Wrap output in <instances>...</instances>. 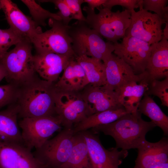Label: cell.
Here are the masks:
<instances>
[{
	"mask_svg": "<svg viewBox=\"0 0 168 168\" xmlns=\"http://www.w3.org/2000/svg\"><path fill=\"white\" fill-rule=\"evenodd\" d=\"M54 84L40 79L36 74L18 86L15 103L18 108V117L22 119L57 115Z\"/></svg>",
	"mask_w": 168,
	"mask_h": 168,
	"instance_id": "1",
	"label": "cell"
},
{
	"mask_svg": "<svg viewBox=\"0 0 168 168\" xmlns=\"http://www.w3.org/2000/svg\"><path fill=\"white\" fill-rule=\"evenodd\" d=\"M138 110L128 113L111 123L91 128L95 134L102 133L112 137L115 141V147L128 150L137 148L146 139L147 133L156 127L152 121L142 118Z\"/></svg>",
	"mask_w": 168,
	"mask_h": 168,
	"instance_id": "2",
	"label": "cell"
},
{
	"mask_svg": "<svg viewBox=\"0 0 168 168\" xmlns=\"http://www.w3.org/2000/svg\"><path fill=\"white\" fill-rule=\"evenodd\" d=\"M68 34L72 40V49L75 55H86L102 62L113 52L114 44L105 41L96 30L90 27L85 21H77L69 26Z\"/></svg>",
	"mask_w": 168,
	"mask_h": 168,
	"instance_id": "3",
	"label": "cell"
},
{
	"mask_svg": "<svg viewBox=\"0 0 168 168\" xmlns=\"http://www.w3.org/2000/svg\"><path fill=\"white\" fill-rule=\"evenodd\" d=\"M97 9L99 12L96 14L88 6L83 7L87 14L85 22L88 26L113 43L123 39L131 23L130 12L125 9L113 12L101 7Z\"/></svg>",
	"mask_w": 168,
	"mask_h": 168,
	"instance_id": "4",
	"label": "cell"
},
{
	"mask_svg": "<svg viewBox=\"0 0 168 168\" xmlns=\"http://www.w3.org/2000/svg\"><path fill=\"white\" fill-rule=\"evenodd\" d=\"M32 45L29 41L22 40L0 57V62L6 71L5 79L8 83L18 86L36 74L32 53Z\"/></svg>",
	"mask_w": 168,
	"mask_h": 168,
	"instance_id": "5",
	"label": "cell"
},
{
	"mask_svg": "<svg viewBox=\"0 0 168 168\" xmlns=\"http://www.w3.org/2000/svg\"><path fill=\"white\" fill-rule=\"evenodd\" d=\"M75 133L73 128H63L56 136L35 149L33 155L46 168H60L69 157Z\"/></svg>",
	"mask_w": 168,
	"mask_h": 168,
	"instance_id": "6",
	"label": "cell"
},
{
	"mask_svg": "<svg viewBox=\"0 0 168 168\" xmlns=\"http://www.w3.org/2000/svg\"><path fill=\"white\" fill-rule=\"evenodd\" d=\"M25 146L30 150L40 147L57 131L63 128L58 115L22 118L18 122Z\"/></svg>",
	"mask_w": 168,
	"mask_h": 168,
	"instance_id": "7",
	"label": "cell"
},
{
	"mask_svg": "<svg viewBox=\"0 0 168 168\" xmlns=\"http://www.w3.org/2000/svg\"><path fill=\"white\" fill-rule=\"evenodd\" d=\"M48 24L51 28L38 35L32 43L36 54L53 53L70 57L76 56L68 34L69 25L52 18L49 19Z\"/></svg>",
	"mask_w": 168,
	"mask_h": 168,
	"instance_id": "8",
	"label": "cell"
},
{
	"mask_svg": "<svg viewBox=\"0 0 168 168\" xmlns=\"http://www.w3.org/2000/svg\"><path fill=\"white\" fill-rule=\"evenodd\" d=\"M54 102L56 114L61 119L63 128H73L89 116L86 104L79 91L55 89Z\"/></svg>",
	"mask_w": 168,
	"mask_h": 168,
	"instance_id": "9",
	"label": "cell"
},
{
	"mask_svg": "<svg viewBox=\"0 0 168 168\" xmlns=\"http://www.w3.org/2000/svg\"><path fill=\"white\" fill-rule=\"evenodd\" d=\"M131 23L124 36L132 37L152 45L160 41L163 36L164 21L155 13L143 9L131 12Z\"/></svg>",
	"mask_w": 168,
	"mask_h": 168,
	"instance_id": "10",
	"label": "cell"
},
{
	"mask_svg": "<svg viewBox=\"0 0 168 168\" xmlns=\"http://www.w3.org/2000/svg\"><path fill=\"white\" fill-rule=\"evenodd\" d=\"M114 54L124 60L137 75L144 72L152 45L132 37L124 36L120 43H113Z\"/></svg>",
	"mask_w": 168,
	"mask_h": 168,
	"instance_id": "11",
	"label": "cell"
},
{
	"mask_svg": "<svg viewBox=\"0 0 168 168\" xmlns=\"http://www.w3.org/2000/svg\"><path fill=\"white\" fill-rule=\"evenodd\" d=\"M88 147L92 168H119L128 155V150L115 147L106 149L96 134L89 130L80 132Z\"/></svg>",
	"mask_w": 168,
	"mask_h": 168,
	"instance_id": "12",
	"label": "cell"
},
{
	"mask_svg": "<svg viewBox=\"0 0 168 168\" xmlns=\"http://www.w3.org/2000/svg\"><path fill=\"white\" fill-rule=\"evenodd\" d=\"M0 2L10 28L22 40L32 44L36 36L43 32L41 28L12 1L0 0Z\"/></svg>",
	"mask_w": 168,
	"mask_h": 168,
	"instance_id": "13",
	"label": "cell"
},
{
	"mask_svg": "<svg viewBox=\"0 0 168 168\" xmlns=\"http://www.w3.org/2000/svg\"><path fill=\"white\" fill-rule=\"evenodd\" d=\"M83 89L81 94L89 116L96 113L124 107L119 102L118 93L106 85L94 86L88 84Z\"/></svg>",
	"mask_w": 168,
	"mask_h": 168,
	"instance_id": "14",
	"label": "cell"
},
{
	"mask_svg": "<svg viewBox=\"0 0 168 168\" xmlns=\"http://www.w3.org/2000/svg\"><path fill=\"white\" fill-rule=\"evenodd\" d=\"M105 68L106 84L118 93L119 89L132 82H140L145 72L135 74L132 68L124 60L112 54L103 62Z\"/></svg>",
	"mask_w": 168,
	"mask_h": 168,
	"instance_id": "15",
	"label": "cell"
},
{
	"mask_svg": "<svg viewBox=\"0 0 168 168\" xmlns=\"http://www.w3.org/2000/svg\"><path fill=\"white\" fill-rule=\"evenodd\" d=\"M0 168H46L25 146L0 142Z\"/></svg>",
	"mask_w": 168,
	"mask_h": 168,
	"instance_id": "16",
	"label": "cell"
},
{
	"mask_svg": "<svg viewBox=\"0 0 168 168\" xmlns=\"http://www.w3.org/2000/svg\"><path fill=\"white\" fill-rule=\"evenodd\" d=\"M138 154L133 168H149L168 162V138L156 142L146 140L137 148Z\"/></svg>",
	"mask_w": 168,
	"mask_h": 168,
	"instance_id": "17",
	"label": "cell"
},
{
	"mask_svg": "<svg viewBox=\"0 0 168 168\" xmlns=\"http://www.w3.org/2000/svg\"><path fill=\"white\" fill-rule=\"evenodd\" d=\"M71 57L53 53L36 54L34 55L35 71L43 79L55 83Z\"/></svg>",
	"mask_w": 168,
	"mask_h": 168,
	"instance_id": "18",
	"label": "cell"
},
{
	"mask_svg": "<svg viewBox=\"0 0 168 168\" xmlns=\"http://www.w3.org/2000/svg\"><path fill=\"white\" fill-rule=\"evenodd\" d=\"M152 45L145 71L150 82L168 77V40L162 36L160 41Z\"/></svg>",
	"mask_w": 168,
	"mask_h": 168,
	"instance_id": "19",
	"label": "cell"
},
{
	"mask_svg": "<svg viewBox=\"0 0 168 168\" xmlns=\"http://www.w3.org/2000/svg\"><path fill=\"white\" fill-rule=\"evenodd\" d=\"M18 112V107L15 103L8 105L5 109L0 110V142L25 146L17 122Z\"/></svg>",
	"mask_w": 168,
	"mask_h": 168,
	"instance_id": "20",
	"label": "cell"
},
{
	"mask_svg": "<svg viewBox=\"0 0 168 168\" xmlns=\"http://www.w3.org/2000/svg\"><path fill=\"white\" fill-rule=\"evenodd\" d=\"M75 57L69 59L62 77L55 83L56 90L79 91L89 84L85 72Z\"/></svg>",
	"mask_w": 168,
	"mask_h": 168,
	"instance_id": "21",
	"label": "cell"
},
{
	"mask_svg": "<svg viewBox=\"0 0 168 168\" xmlns=\"http://www.w3.org/2000/svg\"><path fill=\"white\" fill-rule=\"evenodd\" d=\"M144 72V76L140 82H130L121 88L118 92L119 102L130 112L138 110L139 103L147 90L150 82Z\"/></svg>",
	"mask_w": 168,
	"mask_h": 168,
	"instance_id": "22",
	"label": "cell"
},
{
	"mask_svg": "<svg viewBox=\"0 0 168 168\" xmlns=\"http://www.w3.org/2000/svg\"><path fill=\"white\" fill-rule=\"evenodd\" d=\"M60 168H92L87 145L80 132L75 133L69 157Z\"/></svg>",
	"mask_w": 168,
	"mask_h": 168,
	"instance_id": "23",
	"label": "cell"
},
{
	"mask_svg": "<svg viewBox=\"0 0 168 168\" xmlns=\"http://www.w3.org/2000/svg\"><path fill=\"white\" fill-rule=\"evenodd\" d=\"M132 112L124 107L94 113L86 117L75 125L73 129L75 133L89 130L99 125L109 124L119 119L125 114Z\"/></svg>",
	"mask_w": 168,
	"mask_h": 168,
	"instance_id": "24",
	"label": "cell"
},
{
	"mask_svg": "<svg viewBox=\"0 0 168 168\" xmlns=\"http://www.w3.org/2000/svg\"><path fill=\"white\" fill-rule=\"evenodd\" d=\"M75 58L82 68L89 84L100 86L106 84L105 68L102 61L86 55L76 56Z\"/></svg>",
	"mask_w": 168,
	"mask_h": 168,
	"instance_id": "25",
	"label": "cell"
},
{
	"mask_svg": "<svg viewBox=\"0 0 168 168\" xmlns=\"http://www.w3.org/2000/svg\"><path fill=\"white\" fill-rule=\"evenodd\" d=\"M138 110L141 114L148 117L156 125L163 131L164 135H168V117L149 96L145 93L140 101Z\"/></svg>",
	"mask_w": 168,
	"mask_h": 168,
	"instance_id": "26",
	"label": "cell"
},
{
	"mask_svg": "<svg viewBox=\"0 0 168 168\" xmlns=\"http://www.w3.org/2000/svg\"><path fill=\"white\" fill-rule=\"evenodd\" d=\"M28 8L31 18L39 26H45V21L52 18L61 21L60 17L57 14L52 13L42 8L35 0H21V1Z\"/></svg>",
	"mask_w": 168,
	"mask_h": 168,
	"instance_id": "27",
	"label": "cell"
},
{
	"mask_svg": "<svg viewBox=\"0 0 168 168\" xmlns=\"http://www.w3.org/2000/svg\"><path fill=\"white\" fill-rule=\"evenodd\" d=\"M145 93L157 96L161 100V105L168 107V77L161 81L154 80L150 82Z\"/></svg>",
	"mask_w": 168,
	"mask_h": 168,
	"instance_id": "28",
	"label": "cell"
},
{
	"mask_svg": "<svg viewBox=\"0 0 168 168\" xmlns=\"http://www.w3.org/2000/svg\"><path fill=\"white\" fill-rule=\"evenodd\" d=\"M168 0H142L143 9L155 12L164 21L168 22Z\"/></svg>",
	"mask_w": 168,
	"mask_h": 168,
	"instance_id": "29",
	"label": "cell"
},
{
	"mask_svg": "<svg viewBox=\"0 0 168 168\" xmlns=\"http://www.w3.org/2000/svg\"><path fill=\"white\" fill-rule=\"evenodd\" d=\"M22 40L11 28L0 29V57L4 55L12 45Z\"/></svg>",
	"mask_w": 168,
	"mask_h": 168,
	"instance_id": "30",
	"label": "cell"
},
{
	"mask_svg": "<svg viewBox=\"0 0 168 168\" xmlns=\"http://www.w3.org/2000/svg\"><path fill=\"white\" fill-rule=\"evenodd\" d=\"M17 86L11 83L0 86V110L15 103L16 100Z\"/></svg>",
	"mask_w": 168,
	"mask_h": 168,
	"instance_id": "31",
	"label": "cell"
},
{
	"mask_svg": "<svg viewBox=\"0 0 168 168\" xmlns=\"http://www.w3.org/2000/svg\"><path fill=\"white\" fill-rule=\"evenodd\" d=\"M42 2H50L53 3L58 10L57 14L60 17L61 21L66 26H68L72 19L70 10L64 0H39Z\"/></svg>",
	"mask_w": 168,
	"mask_h": 168,
	"instance_id": "32",
	"label": "cell"
},
{
	"mask_svg": "<svg viewBox=\"0 0 168 168\" xmlns=\"http://www.w3.org/2000/svg\"><path fill=\"white\" fill-rule=\"evenodd\" d=\"M142 0H106L102 6L111 10L113 7L119 5L124 7L131 13L135 8L142 6Z\"/></svg>",
	"mask_w": 168,
	"mask_h": 168,
	"instance_id": "33",
	"label": "cell"
},
{
	"mask_svg": "<svg viewBox=\"0 0 168 168\" xmlns=\"http://www.w3.org/2000/svg\"><path fill=\"white\" fill-rule=\"evenodd\" d=\"M68 7L72 15V19L86 21V17L83 15L81 5L84 2V0H64Z\"/></svg>",
	"mask_w": 168,
	"mask_h": 168,
	"instance_id": "34",
	"label": "cell"
},
{
	"mask_svg": "<svg viewBox=\"0 0 168 168\" xmlns=\"http://www.w3.org/2000/svg\"><path fill=\"white\" fill-rule=\"evenodd\" d=\"M106 0H84V2L88 4V7L92 10L97 9L101 7Z\"/></svg>",
	"mask_w": 168,
	"mask_h": 168,
	"instance_id": "35",
	"label": "cell"
},
{
	"mask_svg": "<svg viewBox=\"0 0 168 168\" xmlns=\"http://www.w3.org/2000/svg\"><path fill=\"white\" fill-rule=\"evenodd\" d=\"M7 75L5 69L3 65L0 62V82L4 78H5Z\"/></svg>",
	"mask_w": 168,
	"mask_h": 168,
	"instance_id": "36",
	"label": "cell"
},
{
	"mask_svg": "<svg viewBox=\"0 0 168 168\" xmlns=\"http://www.w3.org/2000/svg\"><path fill=\"white\" fill-rule=\"evenodd\" d=\"M165 26L163 30V36L167 40H168V22L165 23Z\"/></svg>",
	"mask_w": 168,
	"mask_h": 168,
	"instance_id": "37",
	"label": "cell"
},
{
	"mask_svg": "<svg viewBox=\"0 0 168 168\" xmlns=\"http://www.w3.org/2000/svg\"><path fill=\"white\" fill-rule=\"evenodd\" d=\"M149 168H168V162L158 165Z\"/></svg>",
	"mask_w": 168,
	"mask_h": 168,
	"instance_id": "38",
	"label": "cell"
},
{
	"mask_svg": "<svg viewBox=\"0 0 168 168\" xmlns=\"http://www.w3.org/2000/svg\"><path fill=\"white\" fill-rule=\"evenodd\" d=\"M2 9V5L0 2V10Z\"/></svg>",
	"mask_w": 168,
	"mask_h": 168,
	"instance_id": "39",
	"label": "cell"
}]
</instances>
